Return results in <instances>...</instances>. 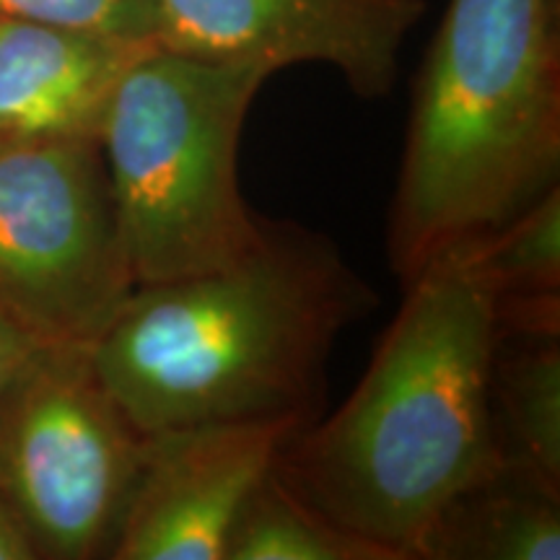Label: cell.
Instances as JSON below:
<instances>
[{
    "label": "cell",
    "mask_w": 560,
    "mask_h": 560,
    "mask_svg": "<svg viewBox=\"0 0 560 560\" xmlns=\"http://www.w3.org/2000/svg\"><path fill=\"white\" fill-rule=\"evenodd\" d=\"M301 429L249 420L145 436L143 470L107 558L223 560L242 506Z\"/></svg>",
    "instance_id": "ba28073f"
},
{
    "label": "cell",
    "mask_w": 560,
    "mask_h": 560,
    "mask_svg": "<svg viewBox=\"0 0 560 560\" xmlns=\"http://www.w3.org/2000/svg\"><path fill=\"white\" fill-rule=\"evenodd\" d=\"M425 0H151V42L195 60L330 66L359 100H384Z\"/></svg>",
    "instance_id": "52a82bcc"
},
{
    "label": "cell",
    "mask_w": 560,
    "mask_h": 560,
    "mask_svg": "<svg viewBox=\"0 0 560 560\" xmlns=\"http://www.w3.org/2000/svg\"><path fill=\"white\" fill-rule=\"evenodd\" d=\"M145 439L112 400L86 346L42 348L0 392V490L34 556H109Z\"/></svg>",
    "instance_id": "5b68a950"
},
{
    "label": "cell",
    "mask_w": 560,
    "mask_h": 560,
    "mask_svg": "<svg viewBox=\"0 0 560 560\" xmlns=\"http://www.w3.org/2000/svg\"><path fill=\"white\" fill-rule=\"evenodd\" d=\"M480 257L499 299L558 296L560 187H550L506 226L480 236Z\"/></svg>",
    "instance_id": "4fadbf2b"
},
{
    "label": "cell",
    "mask_w": 560,
    "mask_h": 560,
    "mask_svg": "<svg viewBox=\"0 0 560 560\" xmlns=\"http://www.w3.org/2000/svg\"><path fill=\"white\" fill-rule=\"evenodd\" d=\"M42 342H37L32 335H26L11 322L0 319V392H3L13 382V376L30 363L34 355L39 353Z\"/></svg>",
    "instance_id": "9a60e30c"
},
{
    "label": "cell",
    "mask_w": 560,
    "mask_h": 560,
    "mask_svg": "<svg viewBox=\"0 0 560 560\" xmlns=\"http://www.w3.org/2000/svg\"><path fill=\"white\" fill-rule=\"evenodd\" d=\"M560 177V0H450L418 70L387 255L405 285Z\"/></svg>",
    "instance_id": "3957f363"
},
{
    "label": "cell",
    "mask_w": 560,
    "mask_h": 560,
    "mask_svg": "<svg viewBox=\"0 0 560 560\" xmlns=\"http://www.w3.org/2000/svg\"><path fill=\"white\" fill-rule=\"evenodd\" d=\"M270 73L151 45L125 68L100 130L136 285L242 260L265 219L244 202L240 145Z\"/></svg>",
    "instance_id": "277c9868"
},
{
    "label": "cell",
    "mask_w": 560,
    "mask_h": 560,
    "mask_svg": "<svg viewBox=\"0 0 560 560\" xmlns=\"http://www.w3.org/2000/svg\"><path fill=\"white\" fill-rule=\"evenodd\" d=\"M34 548L0 490V560H34Z\"/></svg>",
    "instance_id": "2e32d148"
},
{
    "label": "cell",
    "mask_w": 560,
    "mask_h": 560,
    "mask_svg": "<svg viewBox=\"0 0 560 560\" xmlns=\"http://www.w3.org/2000/svg\"><path fill=\"white\" fill-rule=\"evenodd\" d=\"M416 558L558 560L560 495L503 465L446 506Z\"/></svg>",
    "instance_id": "8fae6325"
},
{
    "label": "cell",
    "mask_w": 560,
    "mask_h": 560,
    "mask_svg": "<svg viewBox=\"0 0 560 560\" xmlns=\"http://www.w3.org/2000/svg\"><path fill=\"white\" fill-rule=\"evenodd\" d=\"M151 45L0 16V145L100 140L112 91Z\"/></svg>",
    "instance_id": "9c48e42d"
},
{
    "label": "cell",
    "mask_w": 560,
    "mask_h": 560,
    "mask_svg": "<svg viewBox=\"0 0 560 560\" xmlns=\"http://www.w3.org/2000/svg\"><path fill=\"white\" fill-rule=\"evenodd\" d=\"M278 465V462H276ZM223 560H395L380 545L342 529L314 509L278 467L252 490Z\"/></svg>",
    "instance_id": "7c38bea8"
},
{
    "label": "cell",
    "mask_w": 560,
    "mask_h": 560,
    "mask_svg": "<svg viewBox=\"0 0 560 560\" xmlns=\"http://www.w3.org/2000/svg\"><path fill=\"white\" fill-rule=\"evenodd\" d=\"M0 16L151 42V0H0Z\"/></svg>",
    "instance_id": "5bb4252c"
},
{
    "label": "cell",
    "mask_w": 560,
    "mask_h": 560,
    "mask_svg": "<svg viewBox=\"0 0 560 560\" xmlns=\"http://www.w3.org/2000/svg\"><path fill=\"white\" fill-rule=\"evenodd\" d=\"M490 405L503 462L560 495L558 327H499Z\"/></svg>",
    "instance_id": "30bf717a"
},
{
    "label": "cell",
    "mask_w": 560,
    "mask_h": 560,
    "mask_svg": "<svg viewBox=\"0 0 560 560\" xmlns=\"http://www.w3.org/2000/svg\"><path fill=\"white\" fill-rule=\"evenodd\" d=\"M374 306L376 293L327 236L265 219L242 260L138 285L86 348L143 436L249 420L310 425L335 340Z\"/></svg>",
    "instance_id": "7a4b0ae2"
},
{
    "label": "cell",
    "mask_w": 560,
    "mask_h": 560,
    "mask_svg": "<svg viewBox=\"0 0 560 560\" xmlns=\"http://www.w3.org/2000/svg\"><path fill=\"white\" fill-rule=\"evenodd\" d=\"M366 374L330 418L278 457V472L342 529L416 560L446 506L501 470L490 405L499 293L480 236L402 285Z\"/></svg>",
    "instance_id": "6da1fadb"
},
{
    "label": "cell",
    "mask_w": 560,
    "mask_h": 560,
    "mask_svg": "<svg viewBox=\"0 0 560 560\" xmlns=\"http://www.w3.org/2000/svg\"><path fill=\"white\" fill-rule=\"evenodd\" d=\"M136 289L100 140L0 145V319L91 346Z\"/></svg>",
    "instance_id": "8992f818"
}]
</instances>
